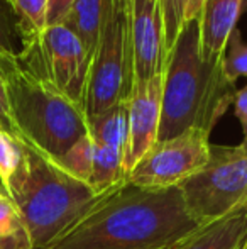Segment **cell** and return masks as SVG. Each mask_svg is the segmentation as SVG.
<instances>
[{"instance_id": "cell-18", "label": "cell", "mask_w": 247, "mask_h": 249, "mask_svg": "<svg viewBox=\"0 0 247 249\" xmlns=\"http://www.w3.org/2000/svg\"><path fill=\"white\" fill-rule=\"evenodd\" d=\"M93 153H95V142L90 138V134H85L66 151L60 160H56V163L66 173L88 185L93 168Z\"/></svg>"}, {"instance_id": "cell-21", "label": "cell", "mask_w": 247, "mask_h": 249, "mask_svg": "<svg viewBox=\"0 0 247 249\" xmlns=\"http://www.w3.org/2000/svg\"><path fill=\"white\" fill-rule=\"evenodd\" d=\"M220 65L225 76L234 85L239 78H247V43L242 39L239 27L229 37Z\"/></svg>"}, {"instance_id": "cell-15", "label": "cell", "mask_w": 247, "mask_h": 249, "mask_svg": "<svg viewBox=\"0 0 247 249\" xmlns=\"http://www.w3.org/2000/svg\"><path fill=\"white\" fill-rule=\"evenodd\" d=\"M88 134L97 144L124 151L129 141V100L88 119Z\"/></svg>"}, {"instance_id": "cell-28", "label": "cell", "mask_w": 247, "mask_h": 249, "mask_svg": "<svg viewBox=\"0 0 247 249\" xmlns=\"http://www.w3.org/2000/svg\"><path fill=\"white\" fill-rule=\"evenodd\" d=\"M241 146H242V148H244V149L247 151V141H242V142H241Z\"/></svg>"}, {"instance_id": "cell-24", "label": "cell", "mask_w": 247, "mask_h": 249, "mask_svg": "<svg viewBox=\"0 0 247 249\" xmlns=\"http://www.w3.org/2000/svg\"><path fill=\"white\" fill-rule=\"evenodd\" d=\"M75 0H49V12H48V26H56L65 20Z\"/></svg>"}, {"instance_id": "cell-1", "label": "cell", "mask_w": 247, "mask_h": 249, "mask_svg": "<svg viewBox=\"0 0 247 249\" xmlns=\"http://www.w3.org/2000/svg\"><path fill=\"white\" fill-rule=\"evenodd\" d=\"M201 227L178 187L152 190L125 181L44 249H173Z\"/></svg>"}, {"instance_id": "cell-8", "label": "cell", "mask_w": 247, "mask_h": 249, "mask_svg": "<svg viewBox=\"0 0 247 249\" xmlns=\"http://www.w3.org/2000/svg\"><path fill=\"white\" fill-rule=\"evenodd\" d=\"M210 134L188 129L180 136L158 141L127 175V181L141 188H175L201 170L210 158Z\"/></svg>"}, {"instance_id": "cell-6", "label": "cell", "mask_w": 247, "mask_h": 249, "mask_svg": "<svg viewBox=\"0 0 247 249\" xmlns=\"http://www.w3.org/2000/svg\"><path fill=\"white\" fill-rule=\"evenodd\" d=\"M178 188L198 224L224 219L247 205V151L241 144L212 146L207 164Z\"/></svg>"}, {"instance_id": "cell-12", "label": "cell", "mask_w": 247, "mask_h": 249, "mask_svg": "<svg viewBox=\"0 0 247 249\" xmlns=\"http://www.w3.org/2000/svg\"><path fill=\"white\" fill-rule=\"evenodd\" d=\"M115 3L117 0H75L61 22L80 37L92 59Z\"/></svg>"}, {"instance_id": "cell-20", "label": "cell", "mask_w": 247, "mask_h": 249, "mask_svg": "<svg viewBox=\"0 0 247 249\" xmlns=\"http://www.w3.org/2000/svg\"><path fill=\"white\" fill-rule=\"evenodd\" d=\"M161 10L163 29H165V48L166 56L175 46L180 33L188 22V0H158Z\"/></svg>"}, {"instance_id": "cell-23", "label": "cell", "mask_w": 247, "mask_h": 249, "mask_svg": "<svg viewBox=\"0 0 247 249\" xmlns=\"http://www.w3.org/2000/svg\"><path fill=\"white\" fill-rule=\"evenodd\" d=\"M0 127H3L5 131L16 134L14 125H12V119H10L9 95H7V85H5V78H3L2 70H0Z\"/></svg>"}, {"instance_id": "cell-26", "label": "cell", "mask_w": 247, "mask_h": 249, "mask_svg": "<svg viewBox=\"0 0 247 249\" xmlns=\"http://www.w3.org/2000/svg\"><path fill=\"white\" fill-rule=\"evenodd\" d=\"M205 2L207 0H188V20H197L201 14V9H203Z\"/></svg>"}, {"instance_id": "cell-30", "label": "cell", "mask_w": 247, "mask_h": 249, "mask_svg": "<svg viewBox=\"0 0 247 249\" xmlns=\"http://www.w3.org/2000/svg\"><path fill=\"white\" fill-rule=\"evenodd\" d=\"M120 2H125V3H131V0H120Z\"/></svg>"}, {"instance_id": "cell-9", "label": "cell", "mask_w": 247, "mask_h": 249, "mask_svg": "<svg viewBox=\"0 0 247 249\" xmlns=\"http://www.w3.org/2000/svg\"><path fill=\"white\" fill-rule=\"evenodd\" d=\"M131 43L134 85L163 75L166 63L165 29L158 0H131Z\"/></svg>"}, {"instance_id": "cell-29", "label": "cell", "mask_w": 247, "mask_h": 249, "mask_svg": "<svg viewBox=\"0 0 247 249\" xmlns=\"http://www.w3.org/2000/svg\"><path fill=\"white\" fill-rule=\"evenodd\" d=\"M242 249H247V239H246V243H244V246H242Z\"/></svg>"}, {"instance_id": "cell-22", "label": "cell", "mask_w": 247, "mask_h": 249, "mask_svg": "<svg viewBox=\"0 0 247 249\" xmlns=\"http://www.w3.org/2000/svg\"><path fill=\"white\" fill-rule=\"evenodd\" d=\"M17 36V26L5 0H0V56L16 54L14 37Z\"/></svg>"}, {"instance_id": "cell-2", "label": "cell", "mask_w": 247, "mask_h": 249, "mask_svg": "<svg viewBox=\"0 0 247 249\" xmlns=\"http://www.w3.org/2000/svg\"><path fill=\"white\" fill-rule=\"evenodd\" d=\"M235 92L220 63L212 65L201 58L198 20H188L166 56L158 141L171 139L188 129L210 134L234 104Z\"/></svg>"}, {"instance_id": "cell-17", "label": "cell", "mask_w": 247, "mask_h": 249, "mask_svg": "<svg viewBox=\"0 0 247 249\" xmlns=\"http://www.w3.org/2000/svg\"><path fill=\"white\" fill-rule=\"evenodd\" d=\"M0 249H33L29 231L7 194H0Z\"/></svg>"}, {"instance_id": "cell-3", "label": "cell", "mask_w": 247, "mask_h": 249, "mask_svg": "<svg viewBox=\"0 0 247 249\" xmlns=\"http://www.w3.org/2000/svg\"><path fill=\"white\" fill-rule=\"evenodd\" d=\"M16 136L51 160H60L80 138L88 134L83 107L60 92L27 65L19 51L0 56Z\"/></svg>"}, {"instance_id": "cell-27", "label": "cell", "mask_w": 247, "mask_h": 249, "mask_svg": "<svg viewBox=\"0 0 247 249\" xmlns=\"http://www.w3.org/2000/svg\"><path fill=\"white\" fill-rule=\"evenodd\" d=\"M0 194H7V192H5V187H3V183H2V180H0Z\"/></svg>"}, {"instance_id": "cell-16", "label": "cell", "mask_w": 247, "mask_h": 249, "mask_svg": "<svg viewBox=\"0 0 247 249\" xmlns=\"http://www.w3.org/2000/svg\"><path fill=\"white\" fill-rule=\"evenodd\" d=\"M16 19L17 36L26 44L37 39L48 27L49 0H5Z\"/></svg>"}, {"instance_id": "cell-19", "label": "cell", "mask_w": 247, "mask_h": 249, "mask_svg": "<svg viewBox=\"0 0 247 249\" xmlns=\"http://www.w3.org/2000/svg\"><path fill=\"white\" fill-rule=\"evenodd\" d=\"M26 158V142L0 127V180L3 187L19 171Z\"/></svg>"}, {"instance_id": "cell-25", "label": "cell", "mask_w": 247, "mask_h": 249, "mask_svg": "<svg viewBox=\"0 0 247 249\" xmlns=\"http://www.w3.org/2000/svg\"><path fill=\"white\" fill-rule=\"evenodd\" d=\"M234 112H235V117H237L239 122H241L244 141H247V85L235 92Z\"/></svg>"}, {"instance_id": "cell-31", "label": "cell", "mask_w": 247, "mask_h": 249, "mask_svg": "<svg viewBox=\"0 0 247 249\" xmlns=\"http://www.w3.org/2000/svg\"><path fill=\"white\" fill-rule=\"evenodd\" d=\"M173 249H176V248H173Z\"/></svg>"}, {"instance_id": "cell-13", "label": "cell", "mask_w": 247, "mask_h": 249, "mask_svg": "<svg viewBox=\"0 0 247 249\" xmlns=\"http://www.w3.org/2000/svg\"><path fill=\"white\" fill-rule=\"evenodd\" d=\"M247 239V205L198 229L176 249H242Z\"/></svg>"}, {"instance_id": "cell-4", "label": "cell", "mask_w": 247, "mask_h": 249, "mask_svg": "<svg viewBox=\"0 0 247 249\" xmlns=\"http://www.w3.org/2000/svg\"><path fill=\"white\" fill-rule=\"evenodd\" d=\"M5 192L29 231L33 249L49 246L100 198L88 185L29 144L22 166L5 185Z\"/></svg>"}, {"instance_id": "cell-11", "label": "cell", "mask_w": 247, "mask_h": 249, "mask_svg": "<svg viewBox=\"0 0 247 249\" xmlns=\"http://www.w3.org/2000/svg\"><path fill=\"white\" fill-rule=\"evenodd\" d=\"M247 7V0H207L198 17L200 53L205 61L218 65L227 41L237 29L239 17Z\"/></svg>"}, {"instance_id": "cell-14", "label": "cell", "mask_w": 247, "mask_h": 249, "mask_svg": "<svg viewBox=\"0 0 247 249\" xmlns=\"http://www.w3.org/2000/svg\"><path fill=\"white\" fill-rule=\"evenodd\" d=\"M125 181L127 175L124 170V151L95 142L93 168L88 180V187L93 194L102 197L119 188Z\"/></svg>"}, {"instance_id": "cell-10", "label": "cell", "mask_w": 247, "mask_h": 249, "mask_svg": "<svg viewBox=\"0 0 247 249\" xmlns=\"http://www.w3.org/2000/svg\"><path fill=\"white\" fill-rule=\"evenodd\" d=\"M163 75L134 85L129 99V141L124 156L125 175L158 142L161 124Z\"/></svg>"}, {"instance_id": "cell-7", "label": "cell", "mask_w": 247, "mask_h": 249, "mask_svg": "<svg viewBox=\"0 0 247 249\" xmlns=\"http://www.w3.org/2000/svg\"><path fill=\"white\" fill-rule=\"evenodd\" d=\"M19 56L83 107L92 58L71 29L65 24L48 26L37 39L22 44Z\"/></svg>"}, {"instance_id": "cell-5", "label": "cell", "mask_w": 247, "mask_h": 249, "mask_svg": "<svg viewBox=\"0 0 247 249\" xmlns=\"http://www.w3.org/2000/svg\"><path fill=\"white\" fill-rule=\"evenodd\" d=\"M131 3L117 0L109 24L93 54L83 112L86 121L127 102L134 90V58L131 43Z\"/></svg>"}]
</instances>
